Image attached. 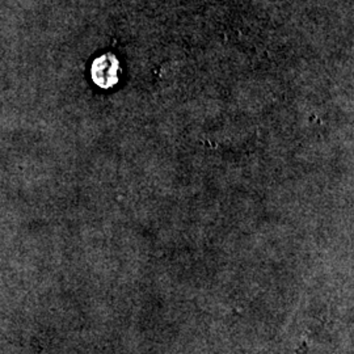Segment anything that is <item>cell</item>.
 <instances>
[{"instance_id": "cell-1", "label": "cell", "mask_w": 354, "mask_h": 354, "mask_svg": "<svg viewBox=\"0 0 354 354\" xmlns=\"http://www.w3.org/2000/svg\"><path fill=\"white\" fill-rule=\"evenodd\" d=\"M91 75L95 84H97L100 88H112L115 86L121 75L120 62L115 55L106 53L96 58L92 64Z\"/></svg>"}]
</instances>
